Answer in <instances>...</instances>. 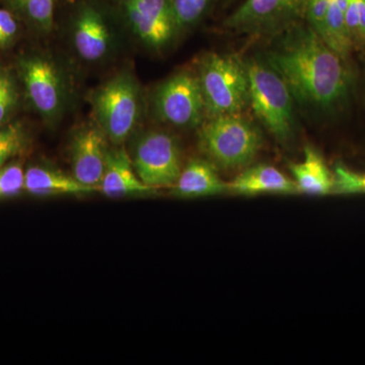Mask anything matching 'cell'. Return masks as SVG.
<instances>
[{
    "mask_svg": "<svg viewBox=\"0 0 365 365\" xmlns=\"http://www.w3.org/2000/svg\"><path fill=\"white\" fill-rule=\"evenodd\" d=\"M98 127L115 145L130 136L140 112L136 81L129 74H119L101 86L93 98Z\"/></svg>",
    "mask_w": 365,
    "mask_h": 365,
    "instance_id": "cell-5",
    "label": "cell"
},
{
    "mask_svg": "<svg viewBox=\"0 0 365 365\" xmlns=\"http://www.w3.org/2000/svg\"><path fill=\"white\" fill-rule=\"evenodd\" d=\"M330 0H307L306 14L307 25L322 37L325 28L327 13H328Z\"/></svg>",
    "mask_w": 365,
    "mask_h": 365,
    "instance_id": "cell-26",
    "label": "cell"
},
{
    "mask_svg": "<svg viewBox=\"0 0 365 365\" xmlns=\"http://www.w3.org/2000/svg\"><path fill=\"white\" fill-rule=\"evenodd\" d=\"M346 26L352 47L365 46V0H347Z\"/></svg>",
    "mask_w": 365,
    "mask_h": 365,
    "instance_id": "cell-20",
    "label": "cell"
},
{
    "mask_svg": "<svg viewBox=\"0 0 365 365\" xmlns=\"http://www.w3.org/2000/svg\"><path fill=\"white\" fill-rule=\"evenodd\" d=\"M123 7L131 30L153 49L169 45L179 31L170 0H123Z\"/></svg>",
    "mask_w": 365,
    "mask_h": 365,
    "instance_id": "cell-9",
    "label": "cell"
},
{
    "mask_svg": "<svg viewBox=\"0 0 365 365\" xmlns=\"http://www.w3.org/2000/svg\"><path fill=\"white\" fill-rule=\"evenodd\" d=\"M212 0H170L178 29L194 25L207 11Z\"/></svg>",
    "mask_w": 365,
    "mask_h": 365,
    "instance_id": "cell-21",
    "label": "cell"
},
{
    "mask_svg": "<svg viewBox=\"0 0 365 365\" xmlns=\"http://www.w3.org/2000/svg\"><path fill=\"white\" fill-rule=\"evenodd\" d=\"M250 104L259 121L275 138L287 141L294 132V100L283 78L267 62L252 59L246 63Z\"/></svg>",
    "mask_w": 365,
    "mask_h": 365,
    "instance_id": "cell-3",
    "label": "cell"
},
{
    "mask_svg": "<svg viewBox=\"0 0 365 365\" xmlns=\"http://www.w3.org/2000/svg\"><path fill=\"white\" fill-rule=\"evenodd\" d=\"M158 119L176 127H196L202 121L205 106L198 76L181 72L158 86L153 98Z\"/></svg>",
    "mask_w": 365,
    "mask_h": 365,
    "instance_id": "cell-7",
    "label": "cell"
},
{
    "mask_svg": "<svg viewBox=\"0 0 365 365\" xmlns=\"http://www.w3.org/2000/svg\"><path fill=\"white\" fill-rule=\"evenodd\" d=\"M266 62L287 83L292 96L323 111L339 108L349 96L351 76L345 59L309 25L289 26Z\"/></svg>",
    "mask_w": 365,
    "mask_h": 365,
    "instance_id": "cell-1",
    "label": "cell"
},
{
    "mask_svg": "<svg viewBox=\"0 0 365 365\" xmlns=\"http://www.w3.org/2000/svg\"><path fill=\"white\" fill-rule=\"evenodd\" d=\"M25 190L36 196L85 195L97 191L73 176L45 167H32L26 170Z\"/></svg>",
    "mask_w": 365,
    "mask_h": 365,
    "instance_id": "cell-16",
    "label": "cell"
},
{
    "mask_svg": "<svg viewBox=\"0 0 365 365\" xmlns=\"http://www.w3.org/2000/svg\"><path fill=\"white\" fill-rule=\"evenodd\" d=\"M106 138L100 127H85L74 134L71 141L72 176L97 190L104 176L109 150Z\"/></svg>",
    "mask_w": 365,
    "mask_h": 365,
    "instance_id": "cell-10",
    "label": "cell"
},
{
    "mask_svg": "<svg viewBox=\"0 0 365 365\" xmlns=\"http://www.w3.org/2000/svg\"><path fill=\"white\" fill-rule=\"evenodd\" d=\"M21 73L33 105L47 119L58 114L62 104V85L51 62L30 58L21 63Z\"/></svg>",
    "mask_w": 365,
    "mask_h": 365,
    "instance_id": "cell-11",
    "label": "cell"
},
{
    "mask_svg": "<svg viewBox=\"0 0 365 365\" xmlns=\"http://www.w3.org/2000/svg\"><path fill=\"white\" fill-rule=\"evenodd\" d=\"M16 4L44 30H50L54 16V0H16Z\"/></svg>",
    "mask_w": 365,
    "mask_h": 365,
    "instance_id": "cell-23",
    "label": "cell"
},
{
    "mask_svg": "<svg viewBox=\"0 0 365 365\" xmlns=\"http://www.w3.org/2000/svg\"><path fill=\"white\" fill-rule=\"evenodd\" d=\"M18 102V93L11 74L0 69V125L6 121Z\"/></svg>",
    "mask_w": 365,
    "mask_h": 365,
    "instance_id": "cell-25",
    "label": "cell"
},
{
    "mask_svg": "<svg viewBox=\"0 0 365 365\" xmlns=\"http://www.w3.org/2000/svg\"><path fill=\"white\" fill-rule=\"evenodd\" d=\"M74 47L86 61H98L107 54L110 32L104 19L93 7L83 9L74 25Z\"/></svg>",
    "mask_w": 365,
    "mask_h": 365,
    "instance_id": "cell-13",
    "label": "cell"
},
{
    "mask_svg": "<svg viewBox=\"0 0 365 365\" xmlns=\"http://www.w3.org/2000/svg\"><path fill=\"white\" fill-rule=\"evenodd\" d=\"M98 191L112 199L133 198L150 195L155 189L144 184L137 176L130 155L124 148H109L104 176Z\"/></svg>",
    "mask_w": 365,
    "mask_h": 365,
    "instance_id": "cell-12",
    "label": "cell"
},
{
    "mask_svg": "<svg viewBox=\"0 0 365 365\" xmlns=\"http://www.w3.org/2000/svg\"><path fill=\"white\" fill-rule=\"evenodd\" d=\"M346 6L347 0H330L325 28L321 37L345 60L353 49L346 26Z\"/></svg>",
    "mask_w": 365,
    "mask_h": 365,
    "instance_id": "cell-18",
    "label": "cell"
},
{
    "mask_svg": "<svg viewBox=\"0 0 365 365\" xmlns=\"http://www.w3.org/2000/svg\"><path fill=\"white\" fill-rule=\"evenodd\" d=\"M292 173L297 190L311 195L333 193L334 176L323 157L311 146L304 150V160L292 165Z\"/></svg>",
    "mask_w": 365,
    "mask_h": 365,
    "instance_id": "cell-17",
    "label": "cell"
},
{
    "mask_svg": "<svg viewBox=\"0 0 365 365\" xmlns=\"http://www.w3.org/2000/svg\"><path fill=\"white\" fill-rule=\"evenodd\" d=\"M228 191L244 195L263 193L292 194L299 192L294 180L271 165H256L242 172L227 184Z\"/></svg>",
    "mask_w": 365,
    "mask_h": 365,
    "instance_id": "cell-15",
    "label": "cell"
},
{
    "mask_svg": "<svg viewBox=\"0 0 365 365\" xmlns=\"http://www.w3.org/2000/svg\"><path fill=\"white\" fill-rule=\"evenodd\" d=\"M25 189V173L21 165L0 167V199L18 195Z\"/></svg>",
    "mask_w": 365,
    "mask_h": 365,
    "instance_id": "cell-24",
    "label": "cell"
},
{
    "mask_svg": "<svg viewBox=\"0 0 365 365\" xmlns=\"http://www.w3.org/2000/svg\"><path fill=\"white\" fill-rule=\"evenodd\" d=\"M26 137L20 124L0 127V167L25 150Z\"/></svg>",
    "mask_w": 365,
    "mask_h": 365,
    "instance_id": "cell-19",
    "label": "cell"
},
{
    "mask_svg": "<svg viewBox=\"0 0 365 365\" xmlns=\"http://www.w3.org/2000/svg\"><path fill=\"white\" fill-rule=\"evenodd\" d=\"M334 191L338 194H365V172H355L342 163L335 165Z\"/></svg>",
    "mask_w": 365,
    "mask_h": 365,
    "instance_id": "cell-22",
    "label": "cell"
},
{
    "mask_svg": "<svg viewBox=\"0 0 365 365\" xmlns=\"http://www.w3.org/2000/svg\"><path fill=\"white\" fill-rule=\"evenodd\" d=\"M307 0H245L225 28L249 34L283 32L304 18Z\"/></svg>",
    "mask_w": 365,
    "mask_h": 365,
    "instance_id": "cell-8",
    "label": "cell"
},
{
    "mask_svg": "<svg viewBox=\"0 0 365 365\" xmlns=\"http://www.w3.org/2000/svg\"><path fill=\"white\" fill-rule=\"evenodd\" d=\"M130 158L139 179L155 190L174 186L182 172L179 146L167 132L140 134L132 145Z\"/></svg>",
    "mask_w": 365,
    "mask_h": 365,
    "instance_id": "cell-6",
    "label": "cell"
},
{
    "mask_svg": "<svg viewBox=\"0 0 365 365\" xmlns=\"http://www.w3.org/2000/svg\"><path fill=\"white\" fill-rule=\"evenodd\" d=\"M172 191L177 197L197 198L225 193L228 191V187L210 163L193 160L182 170Z\"/></svg>",
    "mask_w": 365,
    "mask_h": 365,
    "instance_id": "cell-14",
    "label": "cell"
},
{
    "mask_svg": "<svg viewBox=\"0 0 365 365\" xmlns=\"http://www.w3.org/2000/svg\"><path fill=\"white\" fill-rule=\"evenodd\" d=\"M18 26L9 11L0 9V46L7 44L16 35Z\"/></svg>",
    "mask_w": 365,
    "mask_h": 365,
    "instance_id": "cell-27",
    "label": "cell"
},
{
    "mask_svg": "<svg viewBox=\"0 0 365 365\" xmlns=\"http://www.w3.org/2000/svg\"><path fill=\"white\" fill-rule=\"evenodd\" d=\"M262 141L258 127L240 114L208 118L199 130L201 150L225 170L249 165L260 150Z\"/></svg>",
    "mask_w": 365,
    "mask_h": 365,
    "instance_id": "cell-4",
    "label": "cell"
},
{
    "mask_svg": "<svg viewBox=\"0 0 365 365\" xmlns=\"http://www.w3.org/2000/svg\"><path fill=\"white\" fill-rule=\"evenodd\" d=\"M198 78L208 118L240 114L250 104L246 63L235 55L209 54Z\"/></svg>",
    "mask_w": 365,
    "mask_h": 365,
    "instance_id": "cell-2",
    "label": "cell"
}]
</instances>
